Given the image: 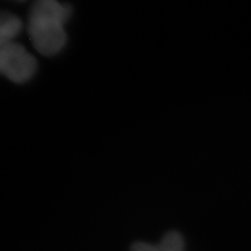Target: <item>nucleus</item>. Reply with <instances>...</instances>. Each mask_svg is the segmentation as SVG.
<instances>
[{"label": "nucleus", "mask_w": 251, "mask_h": 251, "mask_svg": "<svg viewBox=\"0 0 251 251\" xmlns=\"http://www.w3.org/2000/svg\"><path fill=\"white\" fill-rule=\"evenodd\" d=\"M72 8L58 0H36L28 16V35L37 51L47 56L59 54L67 44L66 24Z\"/></svg>", "instance_id": "obj_1"}, {"label": "nucleus", "mask_w": 251, "mask_h": 251, "mask_svg": "<svg viewBox=\"0 0 251 251\" xmlns=\"http://www.w3.org/2000/svg\"><path fill=\"white\" fill-rule=\"evenodd\" d=\"M37 71L36 59L16 41L0 48V73L16 83L30 81Z\"/></svg>", "instance_id": "obj_2"}, {"label": "nucleus", "mask_w": 251, "mask_h": 251, "mask_svg": "<svg viewBox=\"0 0 251 251\" xmlns=\"http://www.w3.org/2000/svg\"><path fill=\"white\" fill-rule=\"evenodd\" d=\"M131 251H185V240L178 232H169L158 245L136 242Z\"/></svg>", "instance_id": "obj_3"}, {"label": "nucleus", "mask_w": 251, "mask_h": 251, "mask_svg": "<svg viewBox=\"0 0 251 251\" xmlns=\"http://www.w3.org/2000/svg\"><path fill=\"white\" fill-rule=\"evenodd\" d=\"M22 30V22L17 16L8 12H0V48L13 43Z\"/></svg>", "instance_id": "obj_4"}]
</instances>
